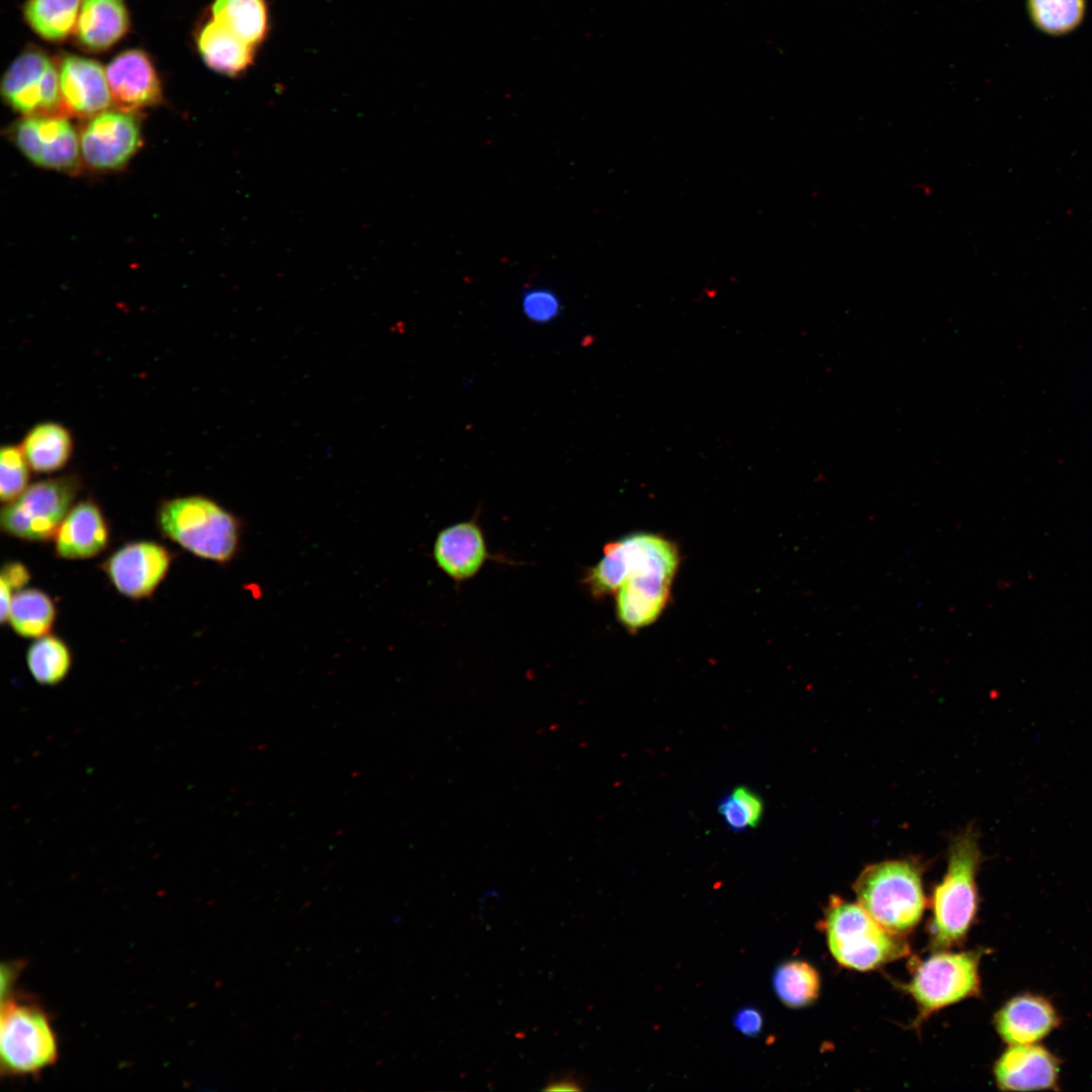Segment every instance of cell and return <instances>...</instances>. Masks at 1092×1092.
<instances>
[{
    "instance_id": "5bb4252c",
    "label": "cell",
    "mask_w": 1092,
    "mask_h": 1092,
    "mask_svg": "<svg viewBox=\"0 0 1092 1092\" xmlns=\"http://www.w3.org/2000/svg\"><path fill=\"white\" fill-rule=\"evenodd\" d=\"M59 72L63 113L90 118L108 109L111 93L106 71L98 62L68 56Z\"/></svg>"
},
{
    "instance_id": "30bf717a",
    "label": "cell",
    "mask_w": 1092,
    "mask_h": 1092,
    "mask_svg": "<svg viewBox=\"0 0 1092 1092\" xmlns=\"http://www.w3.org/2000/svg\"><path fill=\"white\" fill-rule=\"evenodd\" d=\"M8 134L24 157L40 168L70 174L80 169V139L64 115L24 116Z\"/></svg>"
},
{
    "instance_id": "1f68e13d",
    "label": "cell",
    "mask_w": 1092,
    "mask_h": 1092,
    "mask_svg": "<svg viewBox=\"0 0 1092 1092\" xmlns=\"http://www.w3.org/2000/svg\"><path fill=\"white\" fill-rule=\"evenodd\" d=\"M30 578V571L20 561H7L2 565L0 582L7 585L11 590L23 589Z\"/></svg>"
},
{
    "instance_id": "f546056e",
    "label": "cell",
    "mask_w": 1092,
    "mask_h": 1092,
    "mask_svg": "<svg viewBox=\"0 0 1092 1092\" xmlns=\"http://www.w3.org/2000/svg\"><path fill=\"white\" fill-rule=\"evenodd\" d=\"M521 306L525 316L538 325L554 322L562 311L558 294L545 287L526 289L522 294Z\"/></svg>"
},
{
    "instance_id": "ffe728a7",
    "label": "cell",
    "mask_w": 1092,
    "mask_h": 1092,
    "mask_svg": "<svg viewBox=\"0 0 1092 1092\" xmlns=\"http://www.w3.org/2000/svg\"><path fill=\"white\" fill-rule=\"evenodd\" d=\"M197 46L204 63L213 71L228 76L247 71L253 64L257 49L213 19L202 27Z\"/></svg>"
},
{
    "instance_id": "8fae6325",
    "label": "cell",
    "mask_w": 1092,
    "mask_h": 1092,
    "mask_svg": "<svg viewBox=\"0 0 1092 1092\" xmlns=\"http://www.w3.org/2000/svg\"><path fill=\"white\" fill-rule=\"evenodd\" d=\"M79 139L82 162L90 169L119 170L142 145L141 120L133 111L105 110L90 117Z\"/></svg>"
},
{
    "instance_id": "5b68a950",
    "label": "cell",
    "mask_w": 1092,
    "mask_h": 1092,
    "mask_svg": "<svg viewBox=\"0 0 1092 1092\" xmlns=\"http://www.w3.org/2000/svg\"><path fill=\"white\" fill-rule=\"evenodd\" d=\"M828 948L844 968L868 972L902 959L909 945L884 928L859 904L832 897L822 921Z\"/></svg>"
},
{
    "instance_id": "4fadbf2b",
    "label": "cell",
    "mask_w": 1092,
    "mask_h": 1092,
    "mask_svg": "<svg viewBox=\"0 0 1092 1092\" xmlns=\"http://www.w3.org/2000/svg\"><path fill=\"white\" fill-rule=\"evenodd\" d=\"M1060 1071V1059L1038 1043L1009 1045L993 1067L1002 1091L1058 1090Z\"/></svg>"
},
{
    "instance_id": "d6a6232c",
    "label": "cell",
    "mask_w": 1092,
    "mask_h": 1092,
    "mask_svg": "<svg viewBox=\"0 0 1092 1092\" xmlns=\"http://www.w3.org/2000/svg\"><path fill=\"white\" fill-rule=\"evenodd\" d=\"M545 1090H548V1091H578V1090H581V1086H580L579 1082L576 1081L573 1077H571V1076H563L561 1078H556L554 1080H551L547 1084V1087L545 1088Z\"/></svg>"
},
{
    "instance_id": "7402d4cb",
    "label": "cell",
    "mask_w": 1092,
    "mask_h": 1092,
    "mask_svg": "<svg viewBox=\"0 0 1092 1092\" xmlns=\"http://www.w3.org/2000/svg\"><path fill=\"white\" fill-rule=\"evenodd\" d=\"M57 616V606L46 592L26 588L13 595L7 622L18 636L37 639L50 634Z\"/></svg>"
},
{
    "instance_id": "277c9868",
    "label": "cell",
    "mask_w": 1092,
    "mask_h": 1092,
    "mask_svg": "<svg viewBox=\"0 0 1092 1092\" xmlns=\"http://www.w3.org/2000/svg\"><path fill=\"white\" fill-rule=\"evenodd\" d=\"M59 1041L51 1018L30 996L9 992L2 996L0 1013V1068L2 1076H38L54 1066Z\"/></svg>"
},
{
    "instance_id": "7a4b0ae2",
    "label": "cell",
    "mask_w": 1092,
    "mask_h": 1092,
    "mask_svg": "<svg viewBox=\"0 0 1092 1092\" xmlns=\"http://www.w3.org/2000/svg\"><path fill=\"white\" fill-rule=\"evenodd\" d=\"M160 533L191 554L224 564L236 556L241 542L240 520L203 495L177 496L157 510Z\"/></svg>"
},
{
    "instance_id": "3957f363",
    "label": "cell",
    "mask_w": 1092,
    "mask_h": 1092,
    "mask_svg": "<svg viewBox=\"0 0 1092 1092\" xmlns=\"http://www.w3.org/2000/svg\"><path fill=\"white\" fill-rule=\"evenodd\" d=\"M923 866L914 858L867 866L853 885L858 904L888 931L903 936L920 921L926 899Z\"/></svg>"
},
{
    "instance_id": "2e32d148",
    "label": "cell",
    "mask_w": 1092,
    "mask_h": 1092,
    "mask_svg": "<svg viewBox=\"0 0 1092 1092\" xmlns=\"http://www.w3.org/2000/svg\"><path fill=\"white\" fill-rule=\"evenodd\" d=\"M57 557L86 560L104 552L110 544V527L101 507L86 498L69 511L54 537Z\"/></svg>"
},
{
    "instance_id": "4dcf8cb0",
    "label": "cell",
    "mask_w": 1092,
    "mask_h": 1092,
    "mask_svg": "<svg viewBox=\"0 0 1092 1092\" xmlns=\"http://www.w3.org/2000/svg\"><path fill=\"white\" fill-rule=\"evenodd\" d=\"M764 1024L761 1011L753 1006H745L738 1009L733 1016V1025L744 1036H758Z\"/></svg>"
},
{
    "instance_id": "6da1fadb",
    "label": "cell",
    "mask_w": 1092,
    "mask_h": 1092,
    "mask_svg": "<svg viewBox=\"0 0 1092 1092\" xmlns=\"http://www.w3.org/2000/svg\"><path fill=\"white\" fill-rule=\"evenodd\" d=\"M982 858L979 832L974 826L966 827L950 840L946 872L931 899L929 930L934 949L948 948L966 938L978 911L976 880Z\"/></svg>"
},
{
    "instance_id": "44dd1931",
    "label": "cell",
    "mask_w": 1092,
    "mask_h": 1092,
    "mask_svg": "<svg viewBox=\"0 0 1092 1092\" xmlns=\"http://www.w3.org/2000/svg\"><path fill=\"white\" fill-rule=\"evenodd\" d=\"M22 452L32 471L50 474L64 468L73 452L70 431L59 423L44 422L25 435Z\"/></svg>"
},
{
    "instance_id": "cb8c5ba5",
    "label": "cell",
    "mask_w": 1092,
    "mask_h": 1092,
    "mask_svg": "<svg viewBox=\"0 0 1092 1092\" xmlns=\"http://www.w3.org/2000/svg\"><path fill=\"white\" fill-rule=\"evenodd\" d=\"M771 985L784 1005L803 1008L817 1000L821 980L818 971L808 962L790 960L777 966Z\"/></svg>"
},
{
    "instance_id": "d4e9b609",
    "label": "cell",
    "mask_w": 1092,
    "mask_h": 1092,
    "mask_svg": "<svg viewBox=\"0 0 1092 1092\" xmlns=\"http://www.w3.org/2000/svg\"><path fill=\"white\" fill-rule=\"evenodd\" d=\"M82 0H28L24 16L42 38L59 41L77 26Z\"/></svg>"
},
{
    "instance_id": "8992f818",
    "label": "cell",
    "mask_w": 1092,
    "mask_h": 1092,
    "mask_svg": "<svg viewBox=\"0 0 1092 1092\" xmlns=\"http://www.w3.org/2000/svg\"><path fill=\"white\" fill-rule=\"evenodd\" d=\"M676 569V561L662 548L646 547L632 554L625 578L615 593L616 613L627 629L646 627L661 615Z\"/></svg>"
},
{
    "instance_id": "ba28073f",
    "label": "cell",
    "mask_w": 1092,
    "mask_h": 1092,
    "mask_svg": "<svg viewBox=\"0 0 1092 1092\" xmlns=\"http://www.w3.org/2000/svg\"><path fill=\"white\" fill-rule=\"evenodd\" d=\"M982 952L938 951L915 964L911 980L902 986L918 1008L921 1023L933 1012L980 994Z\"/></svg>"
},
{
    "instance_id": "f1b7e54d",
    "label": "cell",
    "mask_w": 1092,
    "mask_h": 1092,
    "mask_svg": "<svg viewBox=\"0 0 1092 1092\" xmlns=\"http://www.w3.org/2000/svg\"><path fill=\"white\" fill-rule=\"evenodd\" d=\"M30 466L21 447L5 445L0 451V497L7 504L18 497L29 482Z\"/></svg>"
},
{
    "instance_id": "7c38bea8",
    "label": "cell",
    "mask_w": 1092,
    "mask_h": 1092,
    "mask_svg": "<svg viewBox=\"0 0 1092 1092\" xmlns=\"http://www.w3.org/2000/svg\"><path fill=\"white\" fill-rule=\"evenodd\" d=\"M173 560V553L165 545L138 540L117 548L99 567L117 593L139 601L154 595L168 575Z\"/></svg>"
},
{
    "instance_id": "603a6c76",
    "label": "cell",
    "mask_w": 1092,
    "mask_h": 1092,
    "mask_svg": "<svg viewBox=\"0 0 1092 1092\" xmlns=\"http://www.w3.org/2000/svg\"><path fill=\"white\" fill-rule=\"evenodd\" d=\"M211 13L214 21L255 48L267 36L266 0H214Z\"/></svg>"
},
{
    "instance_id": "e0dca14e",
    "label": "cell",
    "mask_w": 1092,
    "mask_h": 1092,
    "mask_svg": "<svg viewBox=\"0 0 1092 1092\" xmlns=\"http://www.w3.org/2000/svg\"><path fill=\"white\" fill-rule=\"evenodd\" d=\"M1061 1017L1044 996L1022 993L1010 998L994 1015V1026L1008 1045L1038 1043L1059 1027Z\"/></svg>"
},
{
    "instance_id": "52a82bcc",
    "label": "cell",
    "mask_w": 1092,
    "mask_h": 1092,
    "mask_svg": "<svg viewBox=\"0 0 1092 1092\" xmlns=\"http://www.w3.org/2000/svg\"><path fill=\"white\" fill-rule=\"evenodd\" d=\"M81 489L77 475L38 480L15 499L4 504L0 526L4 534L27 542L54 539Z\"/></svg>"
},
{
    "instance_id": "9c48e42d",
    "label": "cell",
    "mask_w": 1092,
    "mask_h": 1092,
    "mask_svg": "<svg viewBox=\"0 0 1092 1092\" xmlns=\"http://www.w3.org/2000/svg\"><path fill=\"white\" fill-rule=\"evenodd\" d=\"M5 102L24 116L63 115L60 72L38 50H28L10 65L1 83Z\"/></svg>"
},
{
    "instance_id": "d6986e66",
    "label": "cell",
    "mask_w": 1092,
    "mask_h": 1092,
    "mask_svg": "<svg viewBox=\"0 0 1092 1092\" xmlns=\"http://www.w3.org/2000/svg\"><path fill=\"white\" fill-rule=\"evenodd\" d=\"M128 14L123 0H82L77 21L81 44L93 52L109 49L127 31Z\"/></svg>"
},
{
    "instance_id": "ac0fdd59",
    "label": "cell",
    "mask_w": 1092,
    "mask_h": 1092,
    "mask_svg": "<svg viewBox=\"0 0 1092 1092\" xmlns=\"http://www.w3.org/2000/svg\"><path fill=\"white\" fill-rule=\"evenodd\" d=\"M433 553L437 565L456 581L473 577L488 557L483 533L473 521L443 529L437 536Z\"/></svg>"
},
{
    "instance_id": "83f0119b",
    "label": "cell",
    "mask_w": 1092,
    "mask_h": 1092,
    "mask_svg": "<svg viewBox=\"0 0 1092 1092\" xmlns=\"http://www.w3.org/2000/svg\"><path fill=\"white\" fill-rule=\"evenodd\" d=\"M724 823L733 832L757 827L764 814L760 795L746 786H738L724 794L717 806Z\"/></svg>"
},
{
    "instance_id": "9a60e30c",
    "label": "cell",
    "mask_w": 1092,
    "mask_h": 1092,
    "mask_svg": "<svg viewBox=\"0 0 1092 1092\" xmlns=\"http://www.w3.org/2000/svg\"><path fill=\"white\" fill-rule=\"evenodd\" d=\"M113 103L118 109L135 111L162 100V86L149 56L141 50L116 56L106 69Z\"/></svg>"
},
{
    "instance_id": "484cf974",
    "label": "cell",
    "mask_w": 1092,
    "mask_h": 1092,
    "mask_svg": "<svg viewBox=\"0 0 1092 1092\" xmlns=\"http://www.w3.org/2000/svg\"><path fill=\"white\" fill-rule=\"evenodd\" d=\"M25 660L36 682L56 686L66 678L71 669L72 652L61 637L48 634L29 645Z\"/></svg>"
},
{
    "instance_id": "4316f807",
    "label": "cell",
    "mask_w": 1092,
    "mask_h": 1092,
    "mask_svg": "<svg viewBox=\"0 0 1092 1092\" xmlns=\"http://www.w3.org/2000/svg\"><path fill=\"white\" fill-rule=\"evenodd\" d=\"M1085 0H1027V11L1033 24L1051 35H1063L1082 22Z\"/></svg>"
}]
</instances>
